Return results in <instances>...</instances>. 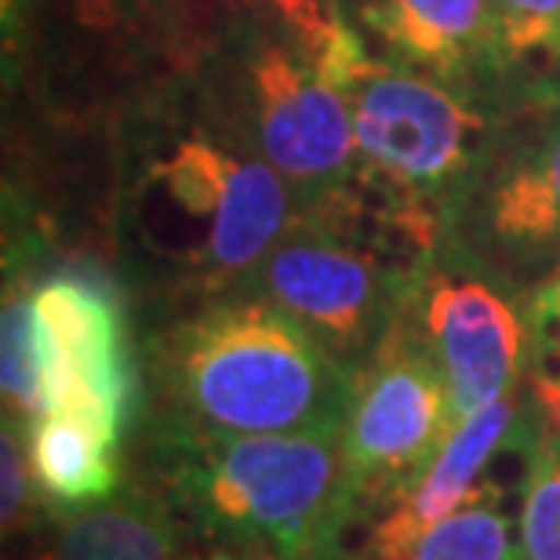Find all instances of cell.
<instances>
[{"mask_svg": "<svg viewBox=\"0 0 560 560\" xmlns=\"http://www.w3.org/2000/svg\"><path fill=\"white\" fill-rule=\"evenodd\" d=\"M441 252L528 299L560 270V88L513 98L441 208Z\"/></svg>", "mask_w": 560, "mask_h": 560, "instance_id": "cell-8", "label": "cell"}, {"mask_svg": "<svg viewBox=\"0 0 560 560\" xmlns=\"http://www.w3.org/2000/svg\"><path fill=\"white\" fill-rule=\"evenodd\" d=\"M186 560H189V557H186Z\"/></svg>", "mask_w": 560, "mask_h": 560, "instance_id": "cell-23", "label": "cell"}, {"mask_svg": "<svg viewBox=\"0 0 560 560\" xmlns=\"http://www.w3.org/2000/svg\"><path fill=\"white\" fill-rule=\"evenodd\" d=\"M521 499L524 495H495L474 502L400 550L364 560H524Z\"/></svg>", "mask_w": 560, "mask_h": 560, "instance_id": "cell-17", "label": "cell"}, {"mask_svg": "<svg viewBox=\"0 0 560 560\" xmlns=\"http://www.w3.org/2000/svg\"><path fill=\"white\" fill-rule=\"evenodd\" d=\"M59 560H186L167 502L131 474L114 495L44 521Z\"/></svg>", "mask_w": 560, "mask_h": 560, "instance_id": "cell-13", "label": "cell"}, {"mask_svg": "<svg viewBox=\"0 0 560 560\" xmlns=\"http://www.w3.org/2000/svg\"><path fill=\"white\" fill-rule=\"evenodd\" d=\"M463 416L425 346L400 320L353 375L342 419L346 528L368 521L436 463ZM342 528V532H346Z\"/></svg>", "mask_w": 560, "mask_h": 560, "instance_id": "cell-9", "label": "cell"}, {"mask_svg": "<svg viewBox=\"0 0 560 560\" xmlns=\"http://www.w3.org/2000/svg\"><path fill=\"white\" fill-rule=\"evenodd\" d=\"M189 81L208 117L262 156L299 208L342 186L361 164L346 95L273 26L230 22Z\"/></svg>", "mask_w": 560, "mask_h": 560, "instance_id": "cell-7", "label": "cell"}, {"mask_svg": "<svg viewBox=\"0 0 560 560\" xmlns=\"http://www.w3.org/2000/svg\"><path fill=\"white\" fill-rule=\"evenodd\" d=\"M4 98L48 136L109 139L215 48L211 0H0Z\"/></svg>", "mask_w": 560, "mask_h": 560, "instance_id": "cell-3", "label": "cell"}, {"mask_svg": "<svg viewBox=\"0 0 560 560\" xmlns=\"http://www.w3.org/2000/svg\"><path fill=\"white\" fill-rule=\"evenodd\" d=\"M521 550L524 560H560V433L546 425L521 499Z\"/></svg>", "mask_w": 560, "mask_h": 560, "instance_id": "cell-18", "label": "cell"}, {"mask_svg": "<svg viewBox=\"0 0 560 560\" xmlns=\"http://www.w3.org/2000/svg\"><path fill=\"white\" fill-rule=\"evenodd\" d=\"M106 150V262L131 306L241 288L299 211L284 178L208 117L189 77L120 120Z\"/></svg>", "mask_w": 560, "mask_h": 560, "instance_id": "cell-1", "label": "cell"}, {"mask_svg": "<svg viewBox=\"0 0 560 560\" xmlns=\"http://www.w3.org/2000/svg\"><path fill=\"white\" fill-rule=\"evenodd\" d=\"M521 386L546 430L560 433V372H528Z\"/></svg>", "mask_w": 560, "mask_h": 560, "instance_id": "cell-20", "label": "cell"}, {"mask_svg": "<svg viewBox=\"0 0 560 560\" xmlns=\"http://www.w3.org/2000/svg\"><path fill=\"white\" fill-rule=\"evenodd\" d=\"M378 62L430 77L463 95L513 103L502 88L491 0H368L346 11Z\"/></svg>", "mask_w": 560, "mask_h": 560, "instance_id": "cell-12", "label": "cell"}, {"mask_svg": "<svg viewBox=\"0 0 560 560\" xmlns=\"http://www.w3.org/2000/svg\"><path fill=\"white\" fill-rule=\"evenodd\" d=\"M524 317L532 331L528 372H560V270L524 299Z\"/></svg>", "mask_w": 560, "mask_h": 560, "instance_id": "cell-19", "label": "cell"}, {"mask_svg": "<svg viewBox=\"0 0 560 560\" xmlns=\"http://www.w3.org/2000/svg\"><path fill=\"white\" fill-rule=\"evenodd\" d=\"M26 444L33 485L48 517L103 502L125 485V474H120L125 444L84 416H73V411L44 416L26 430Z\"/></svg>", "mask_w": 560, "mask_h": 560, "instance_id": "cell-14", "label": "cell"}, {"mask_svg": "<svg viewBox=\"0 0 560 560\" xmlns=\"http://www.w3.org/2000/svg\"><path fill=\"white\" fill-rule=\"evenodd\" d=\"M142 408L136 306L109 262L88 255L4 270V422L26 433L73 411L125 444Z\"/></svg>", "mask_w": 560, "mask_h": 560, "instance_id": "cell-6", "label": "cell"}, {"mask_svg": "<svg viewBox=\"0 0 560 560\" xmlns=\"http://www.w3.org/2000/svg\"><path fill=\"white\" fill-rule=\"evenodd\" d=\"M142 408L131 436L342 433L353 375L259 295L136 306Z\"/></svg>", "mask_w": 560, "mask_h": 560, "instance_id": "cell-2", "label": "cell"}, {"mask_svg": "<svg viewBox=\"0 0 560 560\" xmlns=\"http://www.w3.org/2000/svg\"><path fill=\"white\" fill-rule=\"evenodd\" d=\"M491 19L506 95L560 88V0H491Z\"/></svg>", "mask_w": 560, "mask_h": 560, "instance_id": "cell-16", "label": "cell"}, {"mask_svg": "<svg viewBox=\"0 0 560 560\" xmlns=\"http://www.w3.org/2000/svg\"><path fill=\"white\" fill-rule=\"evenodd\" d=\"M131 474L175 513L189 560H339V433L233 441L136 436Z\"/></svg>", "mask_w": 560, "mask_h": 560, "instance_id": "cell-5", "label": "cell"}, {"mask_svg": "<svg viewBox=\"0 0 560 560\" xmlns=\"http://www.w3.org/2000/svg\"><path fill=\"white\" fill-rule=\"evenodd\" d=\"M342 4V11H353V8H361V4H368V0H339Z\"/></svg>", "mask_w": 560, "mask_h": 560, "instance_id": "cell-22", "label": "cell"}, {"mask_svg": "<svg viewBox=\"0 0 560 560\" xmlns=\"http://www.w3.org/2000/svg\"><path fill=\"white\" fill-rule=\"evenodd\" d=\"M222 22H262L280 30L317 62L324 81L342 88L353 81L368 59L364 40L357 37L339 0H211Z\"/></svg>", "mask_w": 560, "mask_h": 560, "instance_id": "cell-15", "label": "cell"}, {"mask_svg": "<svg viewBox=\"0 0 560 560\" xmlns=\"http://www.w3.org/2000/svg\"><path fill=\"white\" fill-rule=\"evenodd\" d=\"M436 248L441 215L361 161L342 186L295 211L233 291L266 299L357 375L405 317Z\"/></svg>", "mask_w": 560, "mask_h": 560, "instance_id": "cell-4", "label": "cell"}, {"mask_svg": "<svg viewBox=\"0 0 560 560\" xmlns=\"http://www.w3.org/2000/svg\"><path fill=\"white\" fill-rule=\"evenodd\" d=\"M400 320L441 368L463 419L521 389L528 375L532 331L524 299L441 248Z\"/></svg>", "mask_w": 560, "mask_h": 560, "instance_id": "cell-11", "label": "cell"}, {"mask_svg": "<svg viewBox=\"0 0 560 560\" xmlns=\"http://www.w3.org/2000/svg\"><path fill=\"white\" fill-rule=\"evenodd\" d=\"M8 560H59V553L51 550V539H48V532H44V524H40V528L19 535L15 550H8Z\"/></svg>", "mask_w": 560, "mask_h": 560, "instance_id": "cell-21", "label": "cell"}, {"mask_svg": "<svg viewBox=\"0 0 560 560\" xmlns=\"http://www.w3.org/2000/svg\"><path fill=\"white\" fill-rule=\"evenodd\" d=\"M342 95L350 103L361 161L405 186L436 215L488 153L510 106L383 62H364Z\"/></svg>", "mask_w": 560, "mask_h": 560, "instance_id": "cell-10", "label": "cell"}]
</instances>
